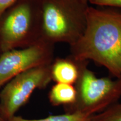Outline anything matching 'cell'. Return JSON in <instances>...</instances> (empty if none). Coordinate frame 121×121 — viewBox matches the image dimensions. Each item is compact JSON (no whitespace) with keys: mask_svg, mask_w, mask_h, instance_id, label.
Returning <instances> with one entry per match:
<instances>
[{"mask_svg":"<svg viewBox=\"0 0 121 121\" xmlns=\"http://www.w3.org/2000/svg\"><path fill=\"white\" fill-rule=\"evenodd\" d=\"M70 52L75 60H93L121 78V9L89 6L85 29Z\"/></svg>","mask_w":121,"mask_h":121,"instance_id":"1","label":"cell"},{"mask_svg":"<svg viewBox=\"0 0 121 121\" xmlns=\"http://www.w3.org/2000/svg\"><path fill=\"white\" fill-rule=\"evenodd\" d=\"M89 2L84 0H40V39L72 45L84 33Z\"/></svg>","mask_w":121,"mask_h":121,"instance_id":"2","label":"cell"},{"mask_svg":"<svg viewBox=\"0 0 121 121\" xmlns=\"http://www.w3.org/2000/svg\"><path fill=\"white\" fill-rule=\"evenodd\" d=\"M87 65L88 61H86L81 67L79 77L74 84L75 101L65 107L66 113L91 117L117 103L121 98V78H98Z\"/></svg>","mask_w":121,"mask_h":121,"instance_id":"3","label":"cell"},{"mask_svg":"<svg viewBox=\"0 0 121 121\" xmlns=\"http://www.w3.org/2000/svg\"><path fill=\"white\" fill-rule=\"evenodd\" d=\"M40 0H22L10 11L0 26L2 53L40 40Z\"/></svg>","mask_w":121,"mask_h":121,"instance_id":"4","label":"cell"},{"mask_svg":"<svg viewBox=\"0 0 121 121\" xmlns=\"http://www.w3.org/2000/svg\"><path fill=\"white\" fill-rule=\"evenodd\" d=\"M51 65L22 72L5 84L0 92V115L4 121L16 116L37 89H43L52 81Z\"/></svg>","mask_w":121,"mask_h":121,"instance_id":"5","label":"cell"},{"mask_svg":"<svg viewBox=\"0 0 121 121\" xmlns=\"http://www.w3.org/2000/svg\"><path fill=\"white\" fill-rule=\"evenodd\" d=\"M54 45L40 40L22 49H12L0 56V87L14 77L33 68L51 64Z\"/></svg>","mask_w":121,"mask_h":121,"instance_id":"6","label":"cell"},{"mask_svg":"<svg viewBox=\"0 0 121 121\" xmlns=\"http://www.w3.org/2000/svg\"><path fill=\"white\" fill-rule=\"evenodd\" d=\"M88 60H78L69 55L54 59L51 65L52 81L56 83L74 85L79 77L83 64Z\"/></svg>","mask_w":121,"mask_h":121,"instance_id":"7","label":"cell"},{"mask_svg":"<svg viewBox=\"0 0 121 121\" xmlns=\"http://www.w3.org/2000/svg\"><path fill=\"white\" fill-rule=\"evenodd\" d=\"M76 91L74 85L56 83L48 94V99L54 107L72 105L75 102Z\"/></svg>","mask_w":121,"mask_h":121,"instance_id":"8","label":"cell"},{"mask_svg":"<svg viewBox=\"0 0 121 121\" xmlns=\"http://www.w3.org/2000/svg\"><path fill=\"white\" fill-rule=\"evenodd\" d=\"M7 121H91V117L80 113H66L63 114L49 116L41 119H26L15 116Z\"/></svg>","mask_w":121,"mask_h":121,"instance_id":"9","label":"cell"},{"mask_svg":"<svg viewBox=\"0 0 121 121\" xmlns=\"http://www.w3.org/2000/svg\"><path fill=\"white\" fill-rule=\"evenodd\" d=\"M91 121H121V102L116 103L91 117Z\"/></svg>","mask_w":121,"mask_h":121,"instance_id":"10","label":"cell"},{"mask_svg":"<svg viewBox=\"0 0 121 121\" xmlns=\"http://www.w3.org/2000/svg\"><path fill=\"white\" fill-rule=\"evenodd\" d=\"M89 2L99 7L121 9V0H89Z\"/></svg>","mask_w":121,"mask_h":121,"instance_id":"11","label":"cell"},{"mask_svg":"<svg viewBox=\"0 0 121 121\" xmlns=\"http://www.w3.org/2000/svg\"><path fill=\"white\" fill-rule=\"evenodd\" d=\"M19 0H0V17L9 7L12 6Z\"/></svg>","mask_w":121,"mask_h":121,"instance_id":"12","label":"cell"},{"mask_svg":"<svg viewBox=\"0 0 121 121\" xmlns=\"http://www.w3.org/2000/svg\"><path fill=\"white\" fill-rule=\"evenodd\" d=\"M0 121H4V120H3V119L1 118V115H0Z\"/></svg>","mask_w":121,"mask_h":121,"instance_id":"13","label":"cell"},{"mask_svg":"<svg viewBox=\"0 0 121 121\" xmlns=\"http://www.w3.org/2000/svg\"><path fill=\"white\" fill-rule=\"evenodd\" d=\"M84 1H87V2H89V0H84Z\"/></svg>","mask_w":121,"mask_h":121,"instance_id":"14","label":"cell"}]
</instances>
